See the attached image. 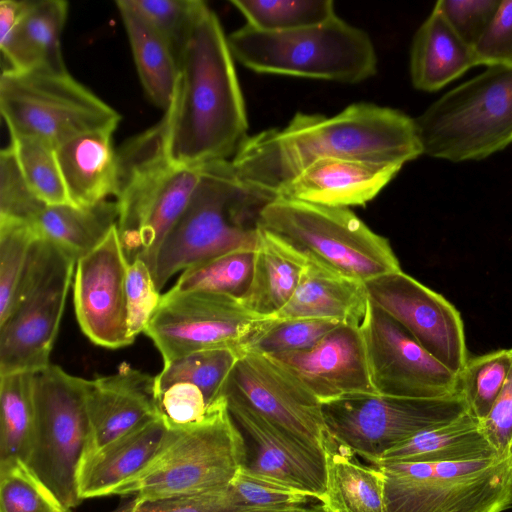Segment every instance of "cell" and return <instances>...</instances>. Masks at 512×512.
<instances>
[{
    "instance_id": "obj_1",
    "label": "cell",
    "mask_w": 512,
    "mask_h": 512,
    "mask_svg": "<svg viewBox=\"0 0 512 512\" xmlns=\"http://www.w3.org/2000/svg\"><path fill=\"white\" fill-rule=\"evenodd\" d=\"M423 154L415 119L372 103H355L338 114L296 113L283 128L247 136L230 160L249 186L275 199L306 167L326 159L405 165Z\"/></svg>"
},
{
    "instance_id": "obj_2",
    "label": "cell",
    "mask_w": 512,
    "mask_h": 512,
    "mask_svg": "<svg viewBox=\"0 0 512 512\" xmlns=\"http://www.w3.org/2000/svg\"><path fill=\"white\" fill-rule=\"evenodd\" d=\"M169 115L168 147L182 166L231 160L246 139L248 120L228 37L205 3L179 58Z\"/></svg>"
},
{
    "instance_id": "obj_3",
    "label": "cell",
    "mask_w": 512,
    "mask_h": 512,
    "mask_svg": "<svg viewBox=\"0 0 512 512\" xmlns=\"http://www.w3.org/2000/svg\"><path fill=\"white\" fill-rule=\"evenodd\" d=\"M169 115L128 139L118 150L114 197L117 227L129 262L152 272L157 251L178 221L199 182L200 166L175 163L169 153Z\"/></svg>"
},
{
    "instance_id": "obj_4",
    "label": "cell",
    "mask_w": 512,
    "mask_h": 512,
    "mask_svg": "<svg viewBox=\"0 0 512 512\" xmlns=\"http://www.w3.org/2000/svg\"><path fill=\"white\" fill-rule=\"evenodd\" d=\"M271 200L245 183L230 160L201 165L193 195L154 259L156 288L160 291L175 273L198 263L254 251L258 216Z\"/></svg>"
},
{
    "instance_id": "obj_5",
    "label": "cell",
    "mask_w": 512,
    "mask_h": 512,
    "mask_svg": "<svg viewBox=\"0 0 512 512\" xmlns=\"http://www.w3.org/2000/svg\"><path fill=\"white\" fill-rule=\"evenodd\" d=\"M246 445L223 396L200 422L169 429L157 453L112 495L191 496L227 487L244 465Z\"/></svg>"
},
{
    "instance_id": "obj_6",
    "label": "cell",
    "mask_w": 512,
    "mask_h": 512,
    "mask_svg": "<svg viewBox=\"0 0 512 512\" xmlns=\"http://www.w3.org/2000/svg\"><path fill=\"white\" fill-rule=\"evenodd\" d=\"M227 37L234 59L257 73L358 83L377 71L369 35L337 15L288 32H265L245 24Z\"/></svg>"
},
{
    "instance_id": "obj_7",
    "label": "cell",
    "mask_w": 512,
    "mask_h": 512,
    "mask_svg": "<svg viewBox=\"0 0 512 512\" xmlns=\"http://www.w3.org/2000/svg\"><path fill=\"white\" fill-rule=\"evenodd\" d=\"M257 226L308 261L362 282L402 270L388 239L349 208L275 198L261 209Z\"/></svg>"
},
{
    "instance_id": "obj_8",
    "label": "cell",
    "mask_w": 512,
    "mask_h": 512,
    "mask_svg": "<svg viewBox=\"0 0 512 512\" xmlns=\"http://www.w3.org/2000/svg\"><path fill=\"white\" fill-rule=\"evenodd\" d=\"M415 119L423 154L482 160L512 144V66H493L446 92Z\"/></svg>"
},
{
    "instance_id": "obj_9",
    "label": "cell",
    "mask_w": 512,
    "mask_h": 512,
    "mask_svg": "<svg viewBox=\"0 0 512 512\" xmlns=\"http://www.w3.org/2000/svg\"><path fill=\"white\" fill-rule=\"evenodd\" d=\"M385 512H502L512 455L459 462H381Z\"/></svg>"
},
{
    "instance_id": "obj_10",
    "label": "cell",
    "mask_w": 512,
    "mask_h": 512,
    "mask_svg": "<svg viewBox=\"0 0 512 512\" xmlns=\"http://www.w3.org/2000/svg\"><path fill=\"white\" fill-rule=\"evenodd\" d=\"M77 260L39 237L7 316L0 321V376L50 365Z\"/></svg>"
},
{
    "instance_id": "obj_11",
    "label": "cell",
    "mask_w": 512,
    "mask_h": 512,
    "mask_svg": "<svg viewBox=\"0 0 512 512\" xmlns=\"http://www.w3.org/2000/svg\"><path fill=\"white\" fill-rule=\"evenodd\" d=\"M0 110L11 137L53 147L86 132L116 129L121 116L68 71L3 70Z\"/></svg>"
},
{
    "instance_id": "obj_12",
    "label": "cell",
    "mask_w": 512,
    "mask_h": 512,
    "mask_svg": "<svg viewBox=\"0 0 512 512\" xmlns=\"http://www.w3.org/2000/svg\"><path fill=\"white\" fill-rule=\"evenodd\" d=\"M87 386L52 364L34 373L35 432L26 463L70 509L81 502L76 473L89 432Z\"/></svg>"
},
{
    "instance_id": "obj_13",
    "label": "cell",
    "mask_w": 512,
    "mask_h": 512,
    "mask_svg": "<svg viewBox=\"0 0 512 512\" xmlns=\"http://www.w3.org/2000/svg\"><path fill=\"white\" fill-rule=\"evenodd\" d=\"M468 410L460 392L431 398L379 394L323 404L329 435L372 465L392 448Z\"/></svg>"
},
{
    "instance_id": "obj_14",
    "label": "cell",
    "mask_w": 512,
    "mask_h": 512,
    "mask_svg": "<svg viewBox=\"0 0 512 512\" xmlns=\"http://www.w3.org/2000/svg\"><path fill=\"white\" fill-rule=\"evenodd\" d=\"M273 318L251 312L236 296L167 291L143 333L167 363L202 350L242 351Z\"/></svg>"
},
{
    "instance_id": "obj_15",
    "label": "cell",
    "mask_w": 512,
    "mask_h": 512,
    "mask_svg": "<svg viewBox=\"0 0 512 512\" xmlns=\"http://www.w3.org/2000/svg\"><path fill=\"white\" fill-rule=\"evenodd\" d=\"M367 296L399 323L429 354L459 373L468 357L459 311L441 294L403 270L364 282Z\"/></svg>"
},
{
    "instance_id": "obj_16",
    "label": "cell",
    "mask_w": 512,
    "mask_h": 512,
    "mask_svg": "<svg viewBox=\"0 0 512 512\" xmlns=\"http://www.w3.org/2000/svg\"><path fill=\"white\" fill-rule=\"evenodd\" d=\"M360 326L378 394L431 398L459 392L458 374L370 300Z\"/></svg>"
},
{
    "instance_id": "obj_17",
    "label": "cell",
    "mask_w": 512,
    "mask_h": 512,
    "mask_svg": "<svg viewBox=\"0 0 512 512\" xmlns=\"http://www.w3.org/2000/svg\"><path fill=\"white\" fill-rule=\"evenodd\" d=\"M224 397L245 440L246 459L242 468L249 474L322 501L326 488L322 445L269 420L234 396Z\"/></svg>"
},
{
    "instance_id": "obj_18",
    "label": "cell",
    "mask_w": 512,
    "mask_h": 512,
    "mask_svg": "<svg viewBox=\"0 0 512 512\" xmlns=\"http://www.w3.org/2000/svg\"><path fill=\"white\" fill-rule=\"evenodd\" d=\"M225 395L236 397L269 420L322 445L327 433L322 403L270 355L244 348L226 380Z\"/></svg>"
},
{
    "instance_id": "obj_19",
    "label": "cell",
    "mask_w": 512,
    "mask_h": 512,
    "mask_svg": "<svg viewBox=\"0 0 512 512\" xmlns=\"http://www.w3.org/2000/svg\"><path fill=\"white\" fill-rule=\"evenodd\" d=\"M130 262L115 225L92 251L77 260L76 317L94 344L118 349L132 344L127 328L126 277Z\"/></svg>"
},
{
    "instance_id": "obj_20",
    "label": "cell",
    "mask_w": 512,
    "mask_h": 512,
    "mask_svg": "<svg viewBox=\"0 0 512 512\" xmlns=\"http://www.w3.org/2000/svg\"><path fill=\"white\" fill-rule=\"evenodd\" d=\"M270 356L294 374L322 405L379 395L360 325L340 324L309 350Z\"/></svg>"
},
{
    "instance_id": "obj_21",
    "label": "cell",
    "mask_w": 512,
    "mask_h": 512,
    "mask_svg": "<svg viewBox=\"0 0 512 512\" xmlns=\"http://www.w3.org/2000/svg\"><path fill=\"white\" fill-rule=\"evenodd\" d=\"M87 410L89 432L82 456L160 416L155 377L123 364L112 375L88 380Z\"/></svg>"
},
{
    "instance_id": "obj_22",
    "label": "cell",
    "mask_w": 512,
    "mask_h": 512,
    "mask_svg": "<svg viewBox=\"0 0 512 512\" xmlns=\"http://www.w3.org/2000/svg\"><path fill=\"white\" fill-rule=\"evenodd\" d=\"M403 165L356 159L312 163L278 193L286 198L329 207L363 206L374 199Z\"/></svg>"
},
{
    "instance_id": "obj_23",
    "label": "cell",
    "mask_w": 512,
    "mask_h": 512,
    "mask_svg": "<svg viewBox=\"0 0 512 512\" xmlns=\"http://www.w3.org/2000/svg\"><path fill=\"white\" fill-rule=\"evenodd\" d=\"M168 430L159 416L82 456L76 473L81 501L110 496L117 487L137 475L157 453Z\"/></svg>"
},
{
    "instance_id": "obj_24",
    "label": "cell",
    "mask_w": 512,
    "mask_h": 512,
    "mask_svg": "<svg viewBox=\"0 0 512 512\" xmlns=\"http://www.w3.org/2000/svg\"><path fill=\"white\" fill-rule=\"evenodd\" d=\"M68 14L63 0L25 1L13 31L0 39L4 70L67 71L61 51V36Z\"/></svg>"
},
{
    "instance_id": "obj_25",
    "label": "cell",
    "mask_w": 512,
    "mask_h": 512,
    "mask_svg": "<svg viewBox=\"0 0 512 512\" xmlns=\"http://www.w3.org/2000/svg\"><path fill=\"white\" fill-rule=\"evenodd\" d=\"M115 129L77 135L55 148L62 178L72 205L88 207L114 196L117 155Z\"/></svg>"
},
{
    "instance_id": "obj_26",
    "label": "cell",
    "mask_w": 512,
    "mask_h": 512,
    "mask_svg": "<svg viewBox=\"0 0 512 512\" xmlns=\"http://www.w3.org/2000/svg\"><path fill=\"white\" fill-rule=\"evenodd\" d=\"M364 282L308 261L278 319L325 318L360 325L368 306Z\"/></svg>"
},
{
    "instance_id": "obj_27",
    "label": "cell",
    "mask_w": 512,
    "mask_h": 512,
    "mask_svg": "<svg viewBox=\"0 0 512 512\" xmlns=\"http://www.w3.org/2000/svg\"><path fill=\"white\" fill-rule=\"evenodd\" d=\"M307 264L302 254L258 227L251 275L241 302L257 315L274 316L294 294Z\"/></svg>"
},
{
    "instance_id": "obj_28",
    "label": "cell",
    "mask_w": 512,
    "mask_h": 512,
    "mask_svg": "<svg viewBox=\"0 0 512 512\" xmlns=\"http://www.w3.org/2000/svg\"><path fill=\"white\" fill-rule=\"evenodd\" d=\"M475 66L473 48L433 8L413 37L410 51L413 86L420 91L435 92Z\"/></svg>"
},
{
    "instance_id": "obj_29",
    "label": "cell",
    "mask_w": 512,
    "mask_h": 512,
    "mask_svg": "<svg viewBox=\"0 0 512 512\" xmlns=\"http://www.w3.org/2000/svg\"><path fill=\"white\" fill-rule=\"evenodd\" d=\"M326 488L322 501L331 512H385L384 474L366 465L327 432L322 440Z\"/></svg>"
},
{
    "instance_id": "obj_30",
    "label": "cell",
    "mask_w": 512,
    "mask_h": 512,
    "mask_svg": "<svg viewBox=\"0 0 512 512\" xmlns=\"http://www.w3.org/2000/svg\"><path fill=\"white\" fill-rule=\"evenodd\" d=\"M501 457L469 410L457 419L423 431L384 454L381 462H459ZM378 465V464H377Z\"/></svg>"
},
{
    "instance_id": "obj_31",
    "label": "cell",
    "mask_w": 512,
    "mask_h": 512,
    "mask_svg": "<svg viewBox=\"0 0 512 512\" xmlns=\"http://www.w3.org/2000/svg\"><path fill=\"white\" fill-rule=\"evenodd\" d=\"M115 4L142 86L150 100L165 111L176 91L178 62L166 41L126 0H118Z\"/></svg>"
},
{
    "instance_id": "obj_32",
    "label": "cell",
    "mask_w": 512,
    "mask_h": 512,
    "mask_svg": "<svg viewBox=\"0 0 512 512\" xmlns=\"http://www.w3.org/2000/svg\"><path fill=\"white\" fill-rule=\"evenodd\" d=\"M116 201H101L88 207L47 205L31 224L39 237L48 239L80 259L96 248L117 225Z\"/></svg>"
},
{
    "instance_id": "obj_33",
    "label": "cell",
    "mask_w": 512,
    "mask_h": 512,
    "mask_svg": "<svg viewBox=\"0 0 512 512\" xmlns=\"http://www.w3.org/2000/svg\"><path fill=\"white\" fill-rule=\"evenodd\" d=\"M34 432V373L0 376V461L27 462Z\"/></svg>"
},
{
    "instance_id": "obj_34",
    "label": "cell",
    "mask_w": 512,
    "mask_h": 512,
    "mask_svg": "<svg viewBox=\"0 0 512 512\" xmlns=\"http://www.w3.org/2000/svg\"><path fill=\"white\" fill-rule=\"evenodd\" d=\"M241 351L210 349L196 351L164 363L155 376L156 395L167 387L186 382L197 386L211 406L223 393L226 380Z\"/></svg>"
},
{
    "instance_id": "obj_35",
    "label": "cell",
    "mask_w": 512,
    "mask_h": 512,
    "mask_svg": "<svg viewBox=\"0 0 512 512\" xmlns=\"http://www.w3.org/2000/svg\"><path fill=\"white\" fill-rule=\"evenodd\" d=\"M246 25L265 32H288L320 25L336 16L330 0H232Z\"/></svg>"
},
{
    "instance_id": "obj_36",
    "label": "cell",
    "mask_w": 512,
    "mask_h": 512,
    "mask_svg": "<svg viewBox=\"0 0 512 512\" xmlns=\"http://www.w3.org/2000/svg\"><path fill=\"white\" fill-rule=\"evenodd\" d=\"M254 251H235L184 270L170 293L213 292L241 297L253 264Z\"/></svg>"
},
{
    "instance_id": "obj_37",
    "label": "cell",
    "mask_w": 512,
    "mask_h": 512,
    "mask_svg": "<svg viewBox=\"0 0 512 512\" xmlns=\"http://www.w3.org/2000/svg\"><path fill=\"white\" fill-rule=\"evenodd\" d=\"M10 146L32 192L46 205L71 204L55 147L34 137H11Z\"/></svg>"
},
{
    "instance_id": "obj_38",
    "label": "cell",
    "mask_w": 512,
    "mask_h": 512,
    "mask_svg": "<svg viewBox=\"0 0 512 512\" xmlns=\"http://www.w3.org/2000/svg\"><path fill=\"white\" fill-rule=\"evenodd\" d=\"M0 512H71L20 458L0 461Z\"/></svg>"
},
{
    "instance_id": "obj_39",
    "label": "cell",
    "mask_w": 512,
    "mask_h": 512,
    "mask_svg": "<svg viewBox=\"0 0 512 512\" xmlns=\"http://www.w3.org/2000/svg\"><path fill=\"white\" fill-rule=\"evenodd\" d=\"M512 365V348L469 358L458 373V391L480 421L490 412Z\"/></svg>"
},
{
    "instance_id": "obj_40",
    "label": "cell",
    "mask_w": 512,
    "mask_h": 512,
    "mask_svg": "<svg viewBox=\"0 0 512 512\" xmlns=\"http://www.w3.org/2000/svg\"><path fill=\"white\" fill-rule=\"evenodd\" d=\"M38 238L33 224L0 219V321L10 310L32 247Z\"/></svg>"
},
{
    "instance_id": "obj_41",
    "label": "cell",
    "mask_w": 512,
    "mask_h": 512,
    "mask_svg": "<svg viewBox=\"0 0 512 512\" xmlns=\"http://www.w3.org/2000/svg\"><path fill=\"white\" fill-rule=\"evenodd\" d=\"M166 41L177 62L204 6L201 0H126Z\"/></svg>"
},
{
    "instance_id": "obj_42",
    "label": "cell",
    "mask_w": 512,
    "mask_h": 512,
    "mask_svg": "<svg viewBox=\"0 0 512 512\" xmlns=\"http://www.w3.org/2000/svg\"><path fill=\"white\" fill-rule=\"evenodd\" d=\"M340 324L344 323L325 318L278 319L274 317L246 348L267 355L309 350Z\"/></svg>"
},
{
    "instance_id": "obj_43",
    "label": "cell",
    "mask_w": 512,
    "mask_h": 512,
    "mask_svg": "<svg viewBox=\"0 0 512 512\" xmlns=\"http://www.w3.org/2000/svg\"><path fill=\"white\" fill-rule=\"evenodd\" d=\"M47 205L30 189L11 146L0 153V219L33 223Z\"/></svg>"
},
{
    "instance_id": "obj_44",
    "label": "cell",
    "mask_w": 512,
    "mask_h": 512,
    "mask_svg": "<svg viewBox=\"0 0 512 512\" xmlns=\"http://www.w3.org/2000/svg\"><path fill=\"white\" fill-rule=\"evenodd\" d=\"M229 487L243 510L284 509L309 504L318 499L247 473L242 467Z\"/></svg>"
},
{
    "instance_id": "obj_45",
    "label": "cell",
    "mask_w": 512,
    "mask_h": 512,
    "mask_svg": "<svg viewBox=\"0 0 512 512\" xmlns=\"http://www.w3.org/2000/svg\"><path fill=\"white\" fill-rule=\"evenodd\" d=\"M125 293L128 335L134 341L144 332L161 299L152 272L143 260L130 262Z\"/></svg>"
},
{
    "instance_id": "obj_46",
    "label": "cell",
    "mask_w": 512,
    "mask_h": 512,
    "mask_svg": "<svg viewBox=\"0 0 512 512\" xmlns=\"http://www.w3.org/2000/svg\"><path fill=\"white\" fill-rule=\"evenodd\" d=\"M229 487L203 494L142 499L134 497L109 512H243Z\"/></svg>"
},
{
    "instance_id": "obj_47",
    "label": "cell",
    "mask_w": 512,
    "mask_h": 512,
    "mask_svg": "<svg viewBox=\"0 0 512 512\" xmlns=\"http://www.w3.org/2000/svg\"><path fill=\"white\" fill-rule=\"evenodd\" d=\"M501 0H439L434 7L454 32L473 48L492 21Z\"/></svg>"
},
{
    "instance_id": "obj_48",
    "label": "cell",
    "mask_w": 512,
    "mask_h": 512,
    "mask_svg": "<svg viewBox=\"0 0 512 512\" xmlns=\"http://www.w3.org/2000/svg\"><path fill=\"white\" fill-rule=\"evenodd\" d=\"M160 417L168 429L194 425L206 416L209 405L203 392L186 382L175 383L156 395Z\"/></svg>"
},
{
    "instance_id": "obj_49",
    "label": "cell",
    "mask_w": 512,
    "mask_h": 512,
    "mask_svg": "<svg viewBox=\"0 0 512 512\" xmlns=\"http://www.w3.org/2000/svg\"><path fill=\"white\" fill-rule=\"evenodd\" d=\"M476 63L512 66V0L500 1L488 28L473 46Z\"/></svg>"
},
{
    "instance_id": "obj_50",
    "label": "cell",
    "mask_w": 512,
    "mask_h": 512,
    "mask_svg": "<svg viewBox=\"0 0 512 512\" xmlns=\"http://www.w3.org/2000/svg\"><path fill=\"white\" fill-rule=\"evenodd\" d=\"M480 425L499 456L512 455V365L496 401Z\"/></svg>"
},
{
    "instance_id": "obj_51",
    "label": "cell",
    "mask_w": 512,
    "mask_h": 512,
    "mask_svg": "<svg viewBox=\"0 0 512 512\" xmlns=\"http://www.w3.org/2000/svg\"><path fill=\"white\" fill-rule=\"evenodd\" d=\"M243 512H331L321 501H314L306 505L284 508V509H260L248 510Z\"/></svg>"
}]
</instances>
